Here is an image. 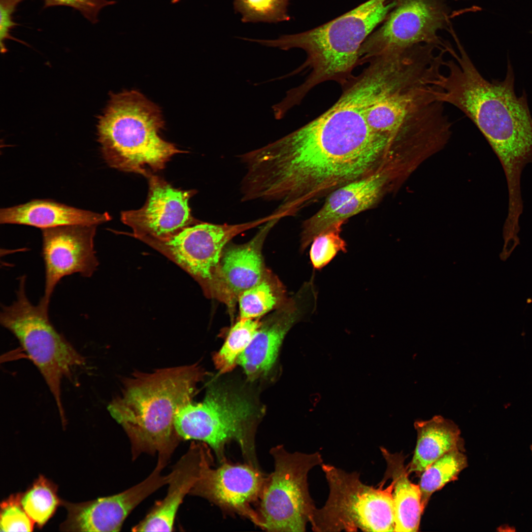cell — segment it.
I'll return each instance as SVG.
<instances>
[{
  "instance_id": "4316f807",
  "label": "cell",
  "mask_w": 532,
  "mask_h": 532,
  "mask_svg": "<svg viewBox=\"0 0 532 532\" xmlns=\"http://www.w3.org/2000/svg\"><path fill=\"white\" fill-rule=\"evenodd\" d=\"M343 224L339 223L335 225L316 236L312 240L309 258L314 269H322L339 252H347L346 243L340 235Z\"/></svg>"
},
{
  "instance_id": "3957f363",
  "label": "cell",
  "mask_w": 532,
  "mask_h": 532,
  "mask_svg": "<svg viewBox=\"0 0 532 532\" xmlns=\"http://www.w3.org/2000/svg\"><path fill=\"white\" fill-rule=\"evenodd\" d=\"M203 377L197 364L135 372L123 382L122 393L107 410L129 436L133 454L157 452L167 462L179 436L174 427L177 411L191 401Z\"/></svg>"
},
{
  "instance_id": "52a82bcc",
  "label": "cell",
  "mask_w": 532,
  "mask_h": 532,
  "mask_svg": "<svg viewBox=\"0 0 532 532\" xmlns=\"http://www.w3.org/2000/svg\"><path fill=\"white\" fill-rule=\"evenodd\" d=\"M258 413L252 402L236 393L212 390L203 401H191L177 411L174 427L179 437L204 442L221 464L227 461L226 445L235 441L246 463L260 468L257 459L255 431Z\"/></svg>"
},
{
  "instance_id": "d6a6232c",
  "label": "cell",
  "mask_w": 532,
  "mask_h": 532,
  "mask_svg": "<svg viewBox=\"0 0 532 532\" xmlns=\"http://www.w3.org/2000/svg\"></svg>"
},
{
  "instance_id": "cb8c5ba5",
  "label": "cell",
  "mask_w": 532,
  "mask_h": 532,
  "mask_svg": "<svg viewBox=\"0 0 532 532\" xmlns=\"http://www.w3.org/2000/svg\"><path fill=\"white\" fill-rule=\"evenodd\" d=\"M21 504L29 517L39 528L53 516L62 499L57 486L43 475L39 476L26 491L20 493Z\"/></svg>"
},
{
  "instance_id": "7c38bea8",
  "label": "cell",
  "mask_w": 532,
  "mask_h": 532,
  "mask_svg": "<svg viewBox=\"0 0 532 532\" xmlns=\"http://www.w3.org/2000/svg\"><path fill=\"white\" fill-rule=\"evenodd\" d=\"M96 225H73L42 229L45 271L44 294L39 303L48 310L52 293L66 276L91 277L99 265L94 249Z\"/></svg>"
},
{
  "instance_id": "5bb4252c",
  "label": "cell",
  "mask_w": 532,
  "mask_h": 532,
  "mask_svg": "<svg viewBox=\"0 0 532 532\" xmlns=\"http://www.w3.org/2000/svg\"><path fill=\"white\" fill-rule=\"evenodd\" d=\"M216 468L208 465L190 492L218 506L223 512L248 519L259 526L258 505L267 476L260 468L246 463L227 461Z\"/></svg>"
},
{
  "instance_id": "44dd1931",
  "label": "cell",
  "mask_w": 532,
  "mask_h": 532,
  "mask_svg": "<svg viewBox=\"0 0 532 532\" xmlns=\"http://www.w3.org/2000/svg\"><path fill=\"white\" fill-rule=\"evenodd\" d=\"M417 433L413 458L406 466L409 474L421 473L428 466L449 451H464V441L458 426L439 415L427 421L414 423Z\"/></svg>"
},
{
  "instance_id": "9a60e30c",
  "label": "cell",
  "mask_w": 532,
  "mask_h": 532,
  "mask_svg": "<svg viewBox=\"0 0 532 532\" xmlns=\"http://www.w3.org/2000/svg\"><path fill=\"white\" fill-rule=\"evenodd\" d=\"M385 162L370 174L343 185L329 194L322 207L302 225L300 250L335 225L373 207L382 196L390 177Z\"/></svg>"
},
{
  "instance_id": "277c9868",
  "label": "cell",
  "mask_w": 532,
  "mask_h": 532,
  "mask_svg": "<svg viewBox=\"0 0 532 532\" xmlns=\"http://www.w3.org/2000/svg\"><path fill=\"white\" fill-rule=\"evenodd\" d=\"M395 4V0H368L307 31L283 35L276 39L255 41L285 50L299 48L306 52V61L294 72L308 67L311 73L304 83L288 92L290 100L297 104L317 84L328 80H341L350 74L359 62L363 43L385 20Z\"/></svg>"
},
{
  "instance_id": "9c48e42d",
  "label": "cell",
  "mask_w": 532,
  "mask_h": 532,
  "mask_svg": "<svg viewBox=\"0 0 532 532\" xmlns=\"http://www.w3.org/2000/svg\"><path fill=\"white\" fill-rule=\"evenodd\" d=\"M270 454L274 469L267 476L257 506L259 527L269 532H304L316 508L309 492L308 474L323 463L319 452L293 453L283 445Z\"/></svg>"
},
{
  "instance_id": "7a4b0ae2",
  "label": "cell",
  "mask_w": 532,
  "mask_h": 532,
  "mask_svg": "<svg viewBox=\"0 0 532 532\" xmlns=\"http://www.w3.org/2000/svg\"><path fill=\"white\" fill-rule=\"evenodd\" d=\"M459 53L445 62L436 81L437 99L463 112L476 125L499 158L511 202L522 199L521 175L532 163V117L524 92L518 97L509 62L502 81H489L480 73L460 42Z\"/></svg>"
},
{
  "instance_id": "5b68a950",
  "label": "cell",
  "mask_w": 532,
  "mask_h": 532,
  "mask_svg": "<svg viewBox=\"0 0 532 532\" xmlns=\"http://www.w3.org/2000/svg\"><path fill=\"white\" fill-rule=\"evenodd\" d=\"M164 126L159 107L140 92L111 94L97 125L103 159L112 168L147 178L185 153L160 136Z\"/></svg>"
},
{
  "instance_id": "ffe728a7",
  "label": "cell",
  "mask_w": 532,
  "mask_h": 532,
  "mask_svg": "<svg viewBox=\"0 0 532 532\" xmlns=\"http://www.w3.org/2000/svg\"><path fill=\"white\" fill-rule=\"evenodd\" d=\"M380 450L387 465L382 481L385 483L391 479L393 484L395 532H417L424 512L419 486L409 479V474L404 464L405 458L401 453H390L383 447H380Z\"/></svg>"
},
{
  "instance_id": "f1b7e54d",
  "label": "cell",
  "mask_w": 532,
  "mask_h": 532,
  "mask_svg": "<svg viewBox=\"0 0 532 532\" xmlns=\"http://www.w3.org/2000/svg\"><path fill=\"white\" fill-rule=\"evenodd\" d=\"M44 8L54 6H65L71 7L80 12L92 24L98 22V16L100 10L105 6L113 5L114 0H43Z\"/></svg>"
},
{
  "instance_id": "e0dca14e",
  "label": "cell",
  "mask_w": 532,
  "mask_h": 532,
  "mask_svg": "<svg viewBox=\"0 0 532 532\" xmlns=\"http://www.w3.org/2000/svg\"><path fill=\"white\" fill-rule=\"evenodd\" d=\"M281 219L275 217L263 224L246 243L225 247L208 298L217 299L233 311L239 295L265 277L268 271L262 247L269 231Z\"/></svg>"
},
{
  "instance_id": "f546056e",
  "label": "cell",
  "mask_w": 532,
  "mask_h": 532,
  "mask_svg": "<svg viewBox=\"0 0 532 532\" xmlns=\"http://www.w3.org/2000/svg\"><path fill=\"white\" fill-rule=\"evenodd\" d=\"M24 0H0V51L7 52L5 42L7 39L20 40L13 37L11 34L12 30L17 25L13 19V14L18 4Z\"/></svg>"
},
{
  "instance_id": "4fadbf2b",
  "label": "cell",
  "mask_w": 532,
  "mask_h": 532,
  "mask_svg": "<svg viewBox=\"0 0 532 532\" xmlns=\"http://www.w3.org/2000/svg\"><path fill=\"white\" fill-rule=\"evenodd\" d=\"M147 178L149 192L144 205L121 213V221L132 229L130 235L143 242L164 240L195 224L189 205L194 191L175 188L153 174Z\"/></svg>"
},
{
  "instance_id": "ba28073f",
  "label": "cell",
  "mask_w": 532,
  "mask_h": 532,
  "mask_svg": "<svg viewBox=\"0 0 532 532\" xmlns=\"http://www.w3.org/2000/svg\"><path fill=\"white\" fill-rule=\"evenodd\" d=\"M329 487L324 505L316 508L310 524L314 532H395L393 484L374 487L363 483L357 472L323 463Z\"/></svg>"
},
{
  "instance_id": "603a6c76",
  "label": "cell",
  "mask_w": 532,
  "mask_h": 532,
  "mask_svg": "<svg viewBox=\"0 0 532 532\" xmlns=\"http://www.w3.org/2000/svg\"><path fill=\"white\" fill-rule=\"evenodd\" d=\"M462 452L458 449L448 452L422 472L418 485L423 511L432 494L457 480L459 474L467 466L466 457Z\"/></svg>"
},
{
  "instance_id": "2e32d148",
  "label": "cell",
  "mask_w": 532,
  "mask_h": 532,
  "mask_svg": "<svg viewBox=\"0 0 532 532\" xmlns=\"http://www.w3.org/2000/svg\"><path fill=\"white\" fill-rule=\"evenodd\" d=\"M316 299L314 284L308 281L294 298L288 299L262 322L237 359L249 378H256L269 371L285 336L307 311H314Z\"/></svg>"
},
{
  "instance_id": "1f68e13d",
  "label": "cell",
  "mask_w": 532,
  "mask_h": 532,
  "mask_svg": "<svg viewBox=\"0 0 532 532\" xmlns=\"http://www.w3.org/2000/svg\"><path fill=\"white\" fill-rule=\"evenodd\" d=\"M530 449L532 453V445L531 446Z\"/></svg>"
},
{
  "instance_id": "30bf717a",
  "label": "cell",
  "mask_w": 532,
  "mask_h": 532,
  "mask_svg": "<svg viewBox=\"0 0 532 532\" xmlns=\"http://www.w3.org/2000/svg\"><path fill=\"white\" fill-rule=\"evenodd\" d=\"M270 214L236 224H194L164 240L144 242L173 261L192 276L209 297L223 251L241 233L273 218Z\"/></svg>"
},
{
  "instance_id": "83f0119b",
  "label": "cell",
  "mask_w": 532,
  "mask_h": 532,
  "mask_svg": "<svg viewBox=\"0 0 532 532\" xmlns=\"http://www.w3.org/2000/svg\"><path fill=\"white\" fill-rule=\"evenodd\" d=\"M34 522L27 514L20 501V493L10 495L0 504V532H31Z\"/></svg>"
},
{
  "instance_id": "8fae6325",
  "label": "cell",
  "mask_w": 532,
  "mask_h": 532,
  "mask_svg": "<svg viewBox=\"0 0 532 532\" xmlns=\"http://www.w3.org/2000/svg\"><path fill=\"white\" fill-rule=\"evenodd\" d=\"M395 1L385 20L363 43L360 59H370L421 44L434 45L442 49L450 47L443 43L437 35L448 24L449 10L445 0Z\"/></svg>"
},
{
  "instance_id": "6da1fadb",
  "label": "cell",
  "mask_w": 532,
  "mask_h": 532,
  "mask_svg": "<svg viewBox=\"0 0 532 532\" xmlns=\"http://www.w3.org/2000/svg\"><path fill=\"white\" fill-rule=\"evenodd\" d=\"M374 140L314 119L276 141L240 155L244 201H276L284 217L364 177L387 160Z\"/></svg>"
},
{
  "instance_id": "4dcf8cb0",
  "label": "cell",
  "mask_w": 532,
  "mask_h": 532,
  "mask_svg": "<svg viewBox=\"0 0 532 532\" xmlns=\"http://www.w3.org/2000/svg\"><path fill=\"white\" fill-rule=\"evenodd\" d=\"M520 244L519 239H509L504 240V243L499 258L502 261H505L510 256L516 246Z\"/></svg>"
},
{
  "instance_id": "ac0fdd59",
  "label": "cell",
  "mask_w": 532,
  "mask_h": 532,
  "mask_svg": "<svg viewBox=\"0 0 532 532\" xmlns=\"http://www.w3.org/2000/svg\"><path fill=\"white\" fill-rule=\"evenodd\" d=\"M209 446L202 442L191 443L187 452L168 475L166 497L157 502L147 516L133 528L134 532H171L178 508L190 494L203 469L213 464Z\"/></svg>"
},
{
  "instance_id": "d4e9b609",
  "label": "cell",
  "mask_w": 532,
  "mask_h": 532,
  "mask_svg": "<svg viewBox=\"0 0 532 532\" xmlns=\"http://www.w3.org/2000/svg\"><path fill=\"white\" fill-rule=\"evenodd\" d=\"M261 323L258 319H240L233 326L223 347L214 357L215 365L221 373L233 368L238 357L249 345Z\"/></svg>"
},
{
  "instance_id": "d6986e66",
  "label": "cell",
  "mask_w": 532,
  "mask_h": 532,
  "mask_svg": "<svg viewBox=\"0 0 532 532\" xmlns=\"http://www.w3.org/2000/svg\"><path fill=\"white\" fill-rule=\"evenodd\" d=\"M107 212L97 213L49 200H33L1 208V224L31 226L41 230L66 225H96L109 221Z\"/></svg>"
},
{
  "instance_id": "484cf974",
  "label": "cell",
  "mask_w": 532,
  "mask_h": 532,
  "mask_svg": "<svg viewBox=\"0 0 532 532\" xmlns=\"http://www.w3.org/2000/svg\"><path fill=\"white\" fill-rule=\"evenodd\" d=\"M289 0H233V7L236 12L241 14L243 23H277L290 20Z\"/></svg>"
},
{
  "instance_id": "8992f818",
  "label": "cell",
  "mask_w": 532,
  "mask_h": 532,
  "mask_svg": "<svg viewBox=\"0 0 532 532\" xmlns=\"http://www.w3.org/2000/svg\"><path fill=\"white\" fill-rule=\"evenodd\" d=\"M26 276L20 277L16 299L2 308L1 325L18 340L29 359L42 375L55 401L63 426L66 423L62 397L64 379L72 381L86 359L54 328L48 311L33 304L25 291Z\"/></svg>"
},
{
  "instance_id": "7402d4cb",
  "label": "cell",
  "mask_w": 532,
  "mask_h": 532,
  "mask_svg": "<svg viewBox=\"0 0 532 532\" xmlns=\"http://www.w3.org/2000/svg\"><path fill=\"white\" fill-rule=\"evenodd\" d=\"M287 300L281 284L267 272L259 283L239 295L237 302L240 319H257L278 308Z\"/></svg>"
}]
</instances>
